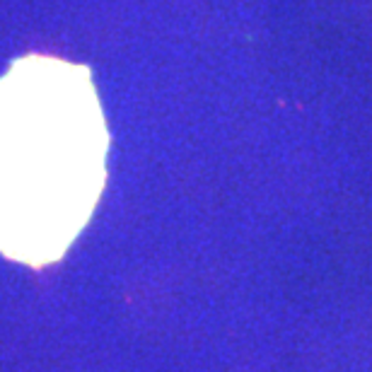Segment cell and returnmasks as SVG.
<instances>
[{
  "instance_id": "cell-1",
  "label": "cell",
  "mask_w": 372,
  "mask_h": 372,
  "mask_svg": "<svg viewBox=\"0 0 372 372\" xmlns=\"http://www.w3.org/2000/svg\"><path fill=\"white\" fill-rule=\"evenodd\" d=\"M109 133L87 66L15 58L0 75V254L51 266L95 213Z\"/></svg>"
}]
</instances>
